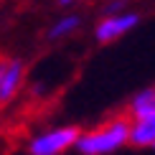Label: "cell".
<instances>
[{
	"mask_svg": "<svg viewBox=\"0 0 155 155\" xmlns=\"http://www.w3.org/2000/svg\"><path fill=\"white\" fill-rule=\"evenodd\" d=\"M130 145V117L127 114H114L104 120L102 125L92 130H81L76 140V153L79 155H112Z\"/></svg>",
	"mask_w": 155,
	"mask_h": 155,
	"instance_id": "6da1fadb",
	"label": "cell"
},
{
	"mask_svg": "<svg viewBox=\"0 0 155 155\" xmlns=\"http://www.w3.org/2000/svg\"><path fill=\"white\" fill-rule=\"evenodd\" d=\"M79 135H81V127H76V125L48 127V130L33 135L25 143V153L28 155H64L71 147H76Z\"/></svg>",
	"mask_w": 155,
	"mask_h": 155,
	"instance_id": "7a4b0ae2",
	"label": "cell"
},
{
	"mask_svg": "<svg viewBox=\"0 0 155 155\" xmlns=\"http://www.w3.org/2000/svg\"><path fill=\"white\" fill-rule=\"evenodd\" d=\"M79 25H81V15H76V13H66V15L56 18V21L51 23V28L46 31V38H48V41L69 38V36H74L76 31H79Z\"/></svg>",
	"mask_w": 155,
	"mask_h": 155,
	"instance_id": "52a82bcc",
	"label": "cell"
},
{
	"mask_svg": "<svg viewBox=\"0 0 155 155\" xmlns=\"http://www.w3.org/2000/svg\"><path fill=\"white\" fill-rule=\"evenodd\" d=\"M130 145L153 147L155 145V112L140 120H130Z\"/></svg>",
	"mask_w": 155,
	"mask_h": 155,
	"instance_id": "5b68a950",
	"label": "cell"
},
{
	"mask_svg": "<svg viewBox=\"0 0 155 155\" xmlns=\"http://www.w3.org/2000/svg\"><path fill=\"white\" fill-rule=\"evenodd\" d=\"M140 13L135 10H122V13H104L99 23L94 28V38L99 43H114L120 38H125L130 31H135L140 25Z\"/></svg>",
	"mask_w": 155,
	"mask_h": 155,
	"instance_id": "3957f363",
	"label": "cell"
},
{
	"mask_svg": "<svg viewBox=\"0 0 155 155\" xmlns=\"http://www.w3.org/2000/svg\"><path fill=\"white\" fill-rule=\"evenodd\" d=\"M153 150H155V145H153Z\"/></svg>",
	"mask_w": 155,
	"mask_h": 155,
	"instance_id": "30bf717a",
	"label": "cell"
},
{
	"mask_svg": "<svg viewBox=\"0 0 155 155\" xmlns=\"http://www.w3.org/2000/svg\"><path fill=\"white\" fill-rule=\"evenodd\" d=\"M153 112H155V87L140 89V92L127 102V107H125V114H127L130 120L147 117V114H153Z\"/></svg>",
	"mask_w": 155,
	"mask_h": 155,
	"instance_id": "8992f818",
	"label": "cell"
},
{
	"mask_svg": "<svg viewBox=\"0 0 155 155\" xmlns=\"http://www.w3.org/2000/svg\"><path fill=\"white\" fill-rule=\"evenodd\" d=\"M74 3H79V0H59V5H64V8L66 5H74Z\"/></svg>",
	"mask_w": 155,
	"mask_h": 155,
	"instance_id": "9c48e42d",
	"label": "cell"
},
{
	"mask_svg": "<svg viewBox=\"0 0 155 155\" xmlns=\"http://www.w3.org/2000/svg\"><path fill=\"white\" fill-rule=\"evenodd\" d=\"M127 10V0H109L104 5V13H122Z\"/></svg>",
	"mask_w": 155,
	"mask_h": 155,
	"instance_id": "ba28073f",
	"label": "cell"
},
{
	"mask_svg": "<svg viewBox=\"0 0 155 155\" xmlns=\"http://www.w3.org/2000/svg\"><path fill=\"white\" fill-rule=\"evenodd\" d=\"M25 81V61L18 56L0 59V107L18 97Z\"/></svg>",
	"mask_w": 155,
	"mask_h": 155,
	"instance_id": "277c9868",
	"label": "cell"
}]
</instances>
